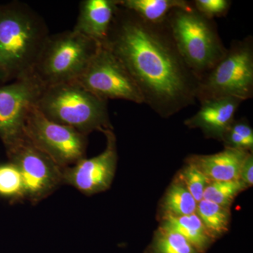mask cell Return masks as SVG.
<instances>
[{
    "instance_id": "obj_15",
    "label": "cell",
    "mask_w": 253,
    "mask_h": 253,
    "mask_svg": "<svg viewBox=\"0 0 253 253\" xmlns=\"http://www.w3.org/2000/svg\"><path fill=\"white\" fill-rule=\"evenodd\" d=\"M161 226L184 236L200 253H206L214 241L196 213L184 216L165 214Z\"/></svg>"
},
{
    "instance_id": "obj_25",
    "label": "cell",
    "mask_w": 253,
    "mask_h": 253,
    "mask_svg": "<svg viewBox=\"0 0 253 253\" xmlns=\"http://www.w3.org/2000/svg\"><path fill=\"white\" fill-rule=\"evenodd\" d=\"M239 179L242 181L248 187L252 186L253 184V156L250 153L245 159L240 172Z\"/></svg>"
},
{
    "instance_id": "obj_23",
    "label": "cell",
    "mask_w": 253,
    "mask_h": 253,
    "mask_svg": "<svg viewBox=\"0 0 253 253\" xmlns=\"http://www.w3.org/2000/svg\"><path fill=\"white\" fill-rule=\"evenodd\" d=\"M178 179L189 190L196 202L199 203L204 199L205 190L211 181L196 166L187 163V166L183 168Z\"/></svg>"
},
{
    "instance_id": "obj_19",
    "label": "cell",
    "mask_w": 253,
    "mask_h": 253,
    "mask_svg": "<svg viewBox=\"0 0 253 253\" xmlns=\"http://www.w3.org/2000/svg\"><path fill=\"white\" fill-rule=\"evenodd\" d=\"M0 198L11 204L26 201L22 174L19 168L10 161L0 164Z\"/></svg>"
},
{
    "instance_id": "obj_4",
    "label": "cell",
    "mask_w": 253,
    "mask_h": 253,
    "mask_svg": "<svg viewBox=\"0 0 253 253\" xmlns=\"http://www.w3.org/2000/svg\"><path fill=\"white\" fill-rule=\"evenodd\" d=\"M36 107L50 121L72 127L86 136L94 131L113 129L108 101L74 81L46 87Z\"/></svg>"
},
{
    "instance_id": "obj_17",
    "label": "cell",
    "mask_w": 253,
    "mask_h": 253,
    "mask_svg": "<svg viewBox=\"0 0 253 253\" xmlns=\"http://www.w3.org/2000/svg\"><path fill=\"white\" fill-rule=\"evenodd\" d=\"M196 213L214 239L229 229L231 219L229 208L203 199L198 203Z\"/></svg>"
},
{
    "instance_id": "obj_22",
    "label": "cell",
    "mask_w": 253,
    "mask_h": 253,
    "mask_svg": "<svg viewBox=\"0 0 253 253\" xmlns=\"http://www.w3.org/2000/svg\"><path fill=\"white\" fill-rule=\"evenodd\" d=\"M221 141L225 148L253 151V129L245 118L235 120L228 126Z\"/></svg>"
},
{
    "instance_id": "obj_8",
    "label": "cell",
    "mask_w": 253,
    "mask_h": 253,
    "mask_svg": "<svg viewBox=\"0 0 253 253\" xmlns=\"http://www.w3.org/2000/svg\"><path fill=\"white\" fill-rule=\"evenodd\" d=\"M74 82L105 101L123 99L144 104L140 90L124 65L102 45Z\"/></svg>"
},
{
    "instance_id": "obj_2",
    "label": "cell",
    "mask_w": 253,
    "mask_h": 253,
    "mask_svg": "<svg viewBox=\"0 0 253 253\" xmlns=\"http://www.w3.org/2000/svg\"><path fill=\"white\" fill-rule=\"evenodd\" d=\"M49 35L44 18L29 5L0 4V83L29 74Z\"/></svg>"
},
{
    "instance_id": "obj_12",
    "label": "cell",
    "mask_w": 253,
    "mask_h": 253,
    "mask_svg": "<svg viewBox=\"0 0 253 253\" xmlns=\"http://www.w3.org/2000/svg\"><path fill=\"white\" fill-rule=\"evenodd\" d=\"M244 101L234 97H222L201 101L196 114L188 118L184 125L200 129L208 138L221 141L228 126L234 121L240 105Z\"/></svg>"
},
{
    "instance_id": "obj_18",
    "label": "cell",
    "mask_w": 253,
    "mask_h": 253,
    "mask_svg": "<svg viewBox=\"0 0 253 253\" xmlns=\"http://www.w3.org/2000/svg\"><path fill=\"white\" fill-rule=\"evenodd\" d=\"M198 203L179 179L171 184L163 201L165 214L189 215L196 212Z\"/></svg>"
},
{
    "instance_id": "obj_21",
    "label": "cell",
    "mask_w": 253,
    "mask_h": 253,
    "mask_svg": "<svg viewBox=\"0 0 253 253\" xmlns=\"http://www.w3.org/2000/svg\"><path fill=\"white\" fill-rule=\"evenodd\" d=\"M248 188L240 179L211 181L205 190L204 199L230 208L236 196Z\"/></svg>"
},
{
    "instance_id": "obj_14",
    "label": "cell",
    "mask_w": 253,
    "mask_h": 253,
    "mask_svg": "<svg viewBox=\"0 0 253 253\" xmlns=\"http://www.w3.org/2000/svg\"><path fill=\"white\" fill-rule=\"evenodd\" d=\"M250 153L225 148L217 154L190 156L187 163L196 166L211 181L234 180L239 179L243 163Z\"/></svg>"
},
{
    "instance_id": "obj_16",
    "label": "cell",
    "mask_w": 253,
    "mask_h": 253,
    "mask_svg": "<svg viewBox=\"0 0 253 253\" xmlns=\"http://www.w3.org/2000/svg\"><path fill=\"white\" fill-rule=\"evenodd\" d=\"M118 3L146 22L154 24L166 22L168 16L176 8L192 5L184 0H118Z\"/></svg>"
},
{
    "instance_id": "obj_24",
    "label": "cell",
    "mask_w": 253,
    "mask_h": 253,
    "mask_svg": "<svg viewBox=\"0 0 253 253\" xmlns=\"http://www.w3.org/2000/svg\"><path fill=\"white\" fill-rule=\"evenodd\" d=\"M193 6L198 12L209 19L225 16L231 5L229 0H195Z\"/></svg>"
},
{
    "instance_id": "obj_9",
    "label": "cell",
    "mask_w": 253,
    "mask_h": 253,
    "mask_svg": "<svg viewBox=\"0 0 253 253\" xmlns=\"http://www.w3.org/2000/svg\"><path fill=\"white\" fill-rule=\"evenodd\" d=\"M5 149L9 161L21 171L26 201L32 204L46 199L63 184V168L35 146L24 134Z\"/></svg>"
},
{
    "instance_id": "obj_5",
    "label": "cell",
    "mask_w": 253,
    "mask_h": 253,
    "mask_svg": "<svg viewBox=\"0 0 253 253\" xmlns=\"http://www.w3.org/2000/svg\"><path fill=\"white\" fill-rule=\"evenodd\" d=\"M101 44L78 32L49 35L30 73L45 89L76 81Z\"/></svg>"
},
{
    "instance_id": "obj_13",
    "label": "cell",
    "mask_w": 253,
    "mask_h": 253,
    "mask_svg": "<svg viewBox=\"0 0 253 253\" xmlns=\"http://www.w3.org/2000/svg\"><path fill=\"white\" fill-rule=\"evenodd\" d=\"M118 8V0H83L73 31L102 44Z\"/></svg>"
},
{
    "instance_id": "obj_20",
    "label": "cell",
    "mask_w": 253,
    "mask_h": 253,
    "mask_svg": "<svg viewBox=\"0 0 253 253\" xmlns=\"http://www.w3.org/2000/svg\"><path fill=\"white\" fill-rule=\"evenodd\" d=\"M146 253H200L179 233L161 226Z\"/></svg>"
},
{
    "instance_id": "obj_1",
    "label": "cell",
    "mask_w": 253,
    "mask_h": 253,
    "mask_svg": "<svg viewBox=\"0 0 253 253\" xmlns=\"http://www.w3.org/2000/svg\"><path fill=\"white\" fill-rule=\"evenodd\" d=\"M101 45L124 65L144 104L161 117H171L196 104L199 80L181 58L166 22H146L118 5Z\"/></svg>"
},
{
    "instance_id": "obj_6",
    "label": "cell",
    "mask_w": 253,
    "mask_h": 253,
    "mask_svg": "<svg viewBox=\"0 0 253 253\" xmlns=\"http://www.w3.org/2000/svg\"><path fill=\"white\" fill-rule=\"evenodd\" d=\"M253 96V41L249 36L232 42L226 54L200 80L199 102L222 97L244 101Z\"/></svg>"
},
{
    "instance_id": "obj_3",
    "label": "cell",
    "mask_w": 253,
    "mask_h": 253,
    "mask_svg": "<svg viewBox=\"0 0 253 253\" xmlns=\"http://www.w3.org/2000/svg\"><path fill=\"white\" fill-rule=\"evenodd\" d=\"M166 22L179 54L199 81L225 56L227 48L215 23L193 4L173 10Z\"/></svg>"
},
{
    "instance_id": "obj_7",
    "label": "cell",
    "mask_w": 253,
    "mask_h": 253,
    "mask_svg": "<svg viewBox=\"0 0 253 253\" xmlns=\"http://www.w3.org/2000/svg\"><path fill=\"white\" fill-rule=\"evenodd\" d=\"M23 134L61 168L69 167L85 158L86 136L72 127L50 121L36 106L28 115Z\"/></svg>"
},
{
    "instance_id": "obj_11",
    "label": "cell",
    "mask_w": 253,
    "mask_h": 253,
    "mask_svg": "<svg viewBox=\"0 0 253 253\" xmlns=\"http://www.w3.org/2000/svg\"><path fill=\"white\" fill-rule=\"evenodd\" d=\"M103 133L106 137L104 151L95 157L83 158L73 166L63 168V184L73 186L86 196L109 189L117 166V146L113 129Z\"/></svg>"
},
{
    "instance_id": "obj_10",
    "label": "cell",
    "mask_w": 253,
    "mask_h": 253,
    "mask_svg": "<svg viewBox=\"0 0 253 253\" xmlns=\"http://www.w3.org/2000/svg\"><path fill=\"white\" fill-rule=\"evenodd\" d=\"M44 89L31 73L0 85V140L5 148L22 137L28 115Z\"/></svg>"
}]
</instances>
